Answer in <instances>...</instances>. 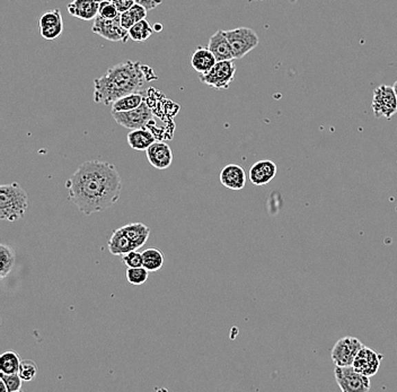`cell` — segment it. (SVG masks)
Here are the masks:
<instances>
[{"label":"cell","instance_id":"cell-27","mask_svg":"<svg viewBox=\"0 0 397 392\" xmlns=\"http://www.w3.org/2000/svg\"><path fill=\"white\" fill-rule=\"evenodd\" d=\"M149 271L145 267L128 268L125 271V278L128 283L134 286H139L146 283L148 280Z\"/></svg>","mask_w":397,"mask_h":392},{"label":"cell","instance_id":"cell-4","mask_svg":"<svg viewBox=\"0 0 397 392\" xmlns=\"http://www.w3.org/2000/svg\"><path fill=\"white\" fill-rule=\"evenodd\" d=\"M236 74V65L233 60H223L217 63L205 74L198 75L202 84L214 90H228Z\"/></svg>","mask_w":397,"mask_h":392},{"label":"cell","instance_id":"cell-37","mask_svg":"<svg viewBox=\"0 0 397 392\" xmlns=\"http://www.w3.org/2000/svg\"><path fill=\"white\" fill-rule=\"evenodd\" d=\"M393 88H394L395 94H396L397 97V79L396 81H395L394 85H393Z\"/></svg>","mask_w":397,"mask_h":392},{"label":"cell","instance_id":"cell-20","mask_svg":"<svg viewBox=\"0 0 397 392\" xmlns=\"http://www.w3.org/2000/svg\"><path fill=\"white\" fill-rule=\"evenodd\" d=\"M109 251L113 255H122L130 253L132 250H136L134 244L131 242L130 239L125 235L122 228L115 230L112 234L111 237L108 242Z\"/></svg>","mask_w":397,"mask_h":392},{"label":"cell","instance_id":"cell-36","mask_svg":"<svg viewBox=\"0 0 397 392\" xmlns=\"http://www.w3.org/2000/svg\"><path fill=\"white\" fill-rule=\"evenodd\" d=\"M154 30H155V32H161V30H163V26H161V24H156Z\"/></svg>","mask_w":397,"mask_h":392},{"label":"cell","instance_id":"cell-15","mask_svg":"<svg viewBox=\"0 0 397 392\" xmlns=\"http://www.w3.org/2000/svg\"><path fill=\"white\" fill-rule=\"evenodd\" d=\"M221 182L227 189L242 190L246 186L245 170L238 164H228L221 170Z\"/></svg>","mask_w":397,"mask_h":392},{"label":"cell","instance_id":"cell-24","mask_svg":"<svg viewBox=\"0 0 397 392\" xmlns=\"http://www.w3.org/2000/svg\"><path fill=\"white\" fill-rule=\"evenodd\" d=\"M15 266V253L6 244L0 246V277L5 278L12 273Z\"/></svg>","mask_w":397,"mask_h":392},{"label":"cell","instance_id":"cell-16","mask_svg":"<svg viewBox=\"0 0 397 392\" xmlns=\"http://www.w3.org/2000/svg\"><path fill=\"white\" fill-rule=\"evenodd\" d=\"M68 13L74 17L90 22L99 16V3L96 0H74L68 3Z\"/></svg>","mask_w":397,"mask_h":392},{"label":"cell","instance_id":"cell-26","mask_svg":"<svg viewBox=\"0 0 397 392\" xmlns=\"http://www.w3.org/2000/svg\"><path fill=\"white\" fill-rule=\"evenodd\" d=\"M155 30L149 24L146 19L136 22L132 28L129 30V38L134 42H145L152 37Z\"/></svg>","mask_w":397,"mask_h":392},{"label":"cell","instance_id":"cell-23","mask_svg":"<svg viewBox=\"0 0 397 392\" xmlns=\"http://www.w3.org/2000/svg\"><path fill=\"white\" fill-rule=\"evenodd\" d=\"M143 267L148 271H159L165 262L164 253L157 248H148L143 251Z\"/></svg>","mask_w":397,"mask_h":392},{"label":"cell","instance_id":"cell-1","mask_svg":"<svg viewBox=\"0 0 397 392\" xmlns=\"http://www.w3.org/2000/svg\"><path fill=\"white\" fill-rule=\"evenodd\" d=\"M69 200L79 212L90 216L104 212L118 203L122 193V180L112 163L87 161L65 182Z\"/></svg>","mask_w":397,"mask_h":392},{"label":"cell","instance_id":"cell-7","mask_svg":"<svg viewBox=\"0 0 397 392\" xmlns=\"http://www.w3.org/2000/svg\"><path fill=\"white\" fill-rule=\"evenodd\" d=\"M371 109L376 118L391 119L397 112V97L393 86L380 85L374 90Z\"/></svg>","mask_w":397,"mask_h":392},{"label":"cell","instance_id":"cell-34","mask_svg":"<svg viewBox=\"0 0 397 392\" xmlns=\"http://www.w3.org/2000/svg\"><path fill=\"white\" fill-rule=\"evenodd\" d=\"M120 21H121L122 26L128 31L136 24V21H134L129 10L120 14Z\"/></svg>","mask_w":397,"mask_h":392},{"label":"cell","instance_id":"cell-6","mask_svg":"<svg viewBox=\"0 0 397 392\" xmlns=\"http://www.w3.org/2000/svg\"><path fill=\"white\" fill-rule=\"evenodd\" d=\"M334 377L342 392H367L371 388L370 378L351 366H335Z\"/></svg>","mask_w":397,"mask_h":392},{"label":"cell","instance_id":"cell-11","mask_svg":"<svg viewBox=\"0 0 397 392\" xmlns=\"http://www.w3.org/2000/svg\"><path fill=\"white\" fill-rule=\"evenodd\" d=\"M382 354H378L369 347L363 345V349H360L357 356L354 358L352 367L357 372L366 375V377H375L379 371L380 364H382Z\"/></svg>","mask_w":397,"mask_h":392},{"label":"cell","instance_id":"cell-12","mask_svg":"<svg viewBox=\"0 0 397 392\" xmlns=\"http://www.w3.org/2000/svg\"><path fill=\"white\" fill-rule=\"evenodd\" d=\"M40 32L42 38L48 41L56 40L63 32V17L58 8L49 10L40 19Z\"/></svg>","mask_w":397,"mask_h":392},{"label":"cell","instance_id":"cell-3","mask_svg":"<svg viewBox=\"0 0 397 392\" xmlns=\"http://www.w3.org/2000/svg\"><path fill=\"white\" fill-rule=\"evenodd\" d=\"M28 196L21 184L12 182L0 187V218L16 222L24 217L28 208Z\"/></svg>","mask_w":397,"mask_h":392},{"label":"cell","instance_id":"cell-30","mask_svg":"<svg viewBox=\"0 0 397 392\" xmlns=\"http://www.w3.org/2000/svg\"><path fill=\"white\" fill-rule=\"evenodd\" d=\"M121 13H119L118 8L112 1H104L99 3V16L103 19H112L118 17Z\"/></svg>","mask_w":397,"mask_h":392},{"label":"cell","instance_id":"cell-10","mask_svg":"<svg viewBox=\"0 0 397 392\" xmlns=\"http://www.w3.org/2000/svg\"><path fill=\"white\" fill-rule=\"evenodd\" d=\"M363 344L356 337H345L338 340L331 352L335 366H351Z\"/></svg>","mask_w":397,"mask_h":392},{"label":"cell","instance_id":"cell-33","mask_svg":"<svg viewBox=\"0 0 397 392\" xmlns=\"http://www.w3.org/2000/svg\"><path fill=\"white\" fill-rule=\"evenodd\" d=\"M112 3H114L115 7L118 8L119 13H124L134 6L136 0H112Z\"/></svg>","mask_w":397,"mask_h":392},{"label":"cell","instance_id":"cell-38","mask_svg":"<svg viewBox=\"0 0 397 392\" xmlns=\"http://www.w3.org/2000/svg\"><path fill=\"white\" fill-rule=\"evenodd\" d=\"M97 3H104V1H112V0H96Z\"/></svg>","mask_w":397,"mask_h":392},{"label":"cell","instance_id":"cell-9","mask_svg":"<svg viewBox=\"0 0 397 392\" xmlns=\"http://www.w3.org/2000/svg\"><path fill=\"white\" fill-rule=\"evenodd\" d=\"M92 31L112 42L125 43L129 39V31L122 26L120 15L112 19H103L101 16H97L96 19H94Z\"/></svg>","mask_w":397,"mask_h":392},{"label":"cell","instance_id":"cell-35","mask_svg":"<svg viewBox=\"0 0 397 392\" xmlns=\"http://www.w3.org/2000/svg\"><path fill=\"white\" fill-rule=\"evenodd\" d=\"M163 0H136V3L145 7L148 10H155L156 7L161 5Z\"/></svg>","mask_w":397,"mask_h":392},{"label":"cell","instance_id":"cell-2","mask_svg":"<svg viewBox=\"0 0 397 392\" xmlns=\"http://www.w3.org/2000/svg\"><path fill=\"white\" fill-rule=\"evenodd\" d=\"M156 81L157 76L148 66L128 60L113 66L94 81V102L110 106L128 94L141 92L147 81Z\"/></svg>","mask_w":397,"mask_h":392},{"label":"cell","instance_id":"cell-21","mask_svg":"<svg viewBox=\"0 0 397 392\" xmlns=\"http://www.w3.org/2000/svg\"><path fill=\"white\" fill-rule=\"evenodd\" d=\"M129 146L134 150H147L152 144L155 143V136L147 130L146 128L134 129L127 136Z\"/></svg>","mask_w":397,"mask_h":392},{"label":"cell","instance_id":"cell-29","mask_svg":"<svg viewBox=\"0 0 397 392\" xmlns=\"http://www.w3.org/2000/svg\"><path fill=\"white\" fill-rule=\"evenodd\" d=\"M0 378L3 380V382L6 384L7 392L22 391V386L24 381H23L22 378L19 377V373H0Z\"/></svg>","mask_w":397,"mask_h":392},{"label":"cell","instance_id":"cell-13","mask_svg":"<svg viewBox=\"0 0 397 392\" xmlns=\"http://www.w3.org/2000/svg\"><path fill=\"white\" fill-rule=\"evenodd\" d=\"M146 153L149 163L157 170H166L173 163L172 148L163 141H155Z\"/></svg>","mask_w":397,"mask_h":392},{"label":"cell","instance_id":"cell-14","mask_svg":"<svg viewBox=\"0 0 397 392\" xmlns=\"http://www.w3.org/2000/svg\"><path fill=\"white\" fill-rule=\"evenodd\" d=\"M276 163L270 159H263L252 165L248 177L254 186H267L276 177Z\"/></svg>","mask_w":397,"mask_h":392},{"label":"cell","instance_id":"cell-31","mask_svg":"<svg viewBox=\"0 0 397 392\" xmlns=\"http://www.w3.org/2000/svg\"><path fill=\"white\" fill-rule=\"evenodd\" d=\"M122 262L128 268L143 267V253L132 250L130 253L122 255Z\"/></svg>","mask_w":397,"mask_h":392},{"label":"cell","instance_id":"cell-18","mask_svg":"<svg viewBox=\"0 0 397 392\" xmlns=\"http://www.w3.org/2000/svg\"><path fill=\"white\" fill-rule=\"evenodd\" d=\"M216 63H217V59L208 47H198L191 57V67L198 72V75L208 72Z\"/></svg>","mask_w":397,"mask_h":392},{"label":"cell","instance_id":"cell-28","mask_svg":"<svg viewBox=\"0 0 397 392\" xmlns=\"http://www.w3.org/2000/svg\"><path fill=\"white\" fill-rule=\"evenodd\" d=\"M39 373V367L37 363L32 360H24L19 365V374L24 382H30L37 378Z\"/></svg>","mask_w":397,"mask_h":392},{"label":"cell","instance_id":"cell-22","mask_svg":"<svg viewBox=\"0 0 397 392\" xmlns=\"http://www.w3.org/2000/svg\"><path fill=\"white\" fill-rule=\"evenodd\" d=\"M143 102V95L141 92L128 94L120 97L118 100L112 103L111 112H123V111H130L136 109L141 106Z\"/></svg>","mask_w":397,"mask_h":392},{"label":"cell","instance_id":"cell-19","mask_svg":"<svg viewBox=\"0 0 397 392\" xmlns=\"http://www.w3.org/2000/svg\"><path fill=\"white\" fill-rule=\"evenodd\" d=\"M122 230H123L125 235L130 239L136 250L143 248L148 241L149 235H150V228L140 222L124 225L122 226Z\"/></svg>","mask_w":397,"mask_h":392},{"label":"cell","instance_id":"cell-17","mask_svg":"<svg viewBox=\"0 0 397 392\" xmlns=\"http://www.w3.org/2000/svg\"><path fill=\"white\" fill-rule=\"evenodd\" d=\"M208 48L214 53L217 61L223 60H234V53L230 47V41L227 39L225 31L218 30L210 39H209Z\"/></svg>","mask_w":397,"mask_h":392},{"label":"cell","instance_id":"cell-5","mask_svg":"<svg viewBox=\"0 0 397 392\" xmlns=\"http://www.w3.org/2000/svg\"><path fill=\"white\" fill-rule=\"evenodd\" d=\"M225 35L230 41L235 59H242L260 43V39L256 32L250 28L230 30L225 31Z\"/></svg>","mask_w":397,"mask_h":392},{"label":"cell","instance_id":"cell-8","mask_svg":"<svg viewBox=\"0 0 397 392\" xmlns=\"http://www.w3.org/2000/svg\"><path fill=\"white\" fill-rule=\"evenodd\" d=\"M112 117L114 118L115 122L118 125L130 129V130L146 128V126H148L154 119L152 110L149 108L148 104L145 101L136 109L123 111V112H112Z\"/></svg>","mask_w":397,"mask_h":392},{"label":"cell","instance_id":"cell-32","mask_svg":"<svg viewBox=\"0 0 397 392\" xmlns=\"http://www.w3.org/2000/svg\"><path fill=\"white\" fill-rule=\"evenodd\" d=\"M129 12H130L131 15H132V17H134V19L136 23L146 19L147 12H148V10L145 8V7L141 6V5H139V3H136L134 6L131 7Z\"/></svg>","mask_w":397,"mask_h":392},{"label":"cell","instance_id":"cell-25","mask_svg":"<svg viewBox=\"0 0 397 392\" xmlns=\"http://www.w3.org/2000/svg\"><path fill=\"white\" fill-rule=\"evenodd\" d=\"M21 357L14 351H8L0 356V373L15 374L19 373Z\"/></svg>","mask_w":397,"mask_h":392}]
</instances>
